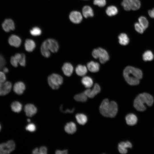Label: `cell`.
<instances>
[{
	"instance_id": "8992f818",
	"label": "cell",
	"mask_w": 154,
	"mask_h": 154,
	"mask_svg": "<svg viewBox=\"0 0 154 154\" xmlns=\"http://www.w3.org/2000/svg\"><path fill=\"white\" fill-rule=\"evenodd\" d=\"M41 47L53 53H56L58 51L59 46L56 40L53 39L49 38L42 42Z\"/></svg>"
},
{
	"instance_id": "9c48e42d",
	"label": "cell",
	"mask_w": 154,
	"mask_h": 154,
	"mask_svg": "<svg viewBox=\"0 0 154 154\" xmlns=\"http://www.w3.org/2000/svg\"><path fill=\"white\" fill-rule=\"evenodd\" d=\"M100 87L99 85L95 84L93 89L92 90L88 89L85 91L84 92L86 94L88 97L90 98H93L100 91Z\"/></svg>"
},
{
	"instance_id": "ba28073f",
	"label": "cell",
	"mask_w": 154,
	"mask_h": 154,
	"mask_svg": "<svg viewBox=\"0 0 154 154\" xmlns=\"http://www.w3.org/2000/svg\"><path fill=\"white\" fill-rule=\"evenodd\" d=\"M12 87V84L9 81L0 82V96L7 94L11 91Z\"/></svg>"
},
{
	"instance_id": "44dd1931",
	"label": "cell",
	"mask_w": 154,
	"mask_h": 154,
	"mask_svg": "<svg viewBox=\"0 0 154 154\" xmlns=\"http://www.w3.org/2000/svg\"><path fill=\"white\" fill-rule=\"evenodd\" d=\"M82 15L85 18L92 17L94 15V12L92 8L89 6H85L82 10Z\"/></svg>"
},
{
	"instance_id": "484cf974",
	"label": "cell",
	"mask_w": 154,
	"mask_h": 154,
	"mask_svg": "<svg viewBox=\"0 0 154 154\" xmlns=\"http://www.w3.org/2000/svg\"><path fill=\"white\" fill-rule=\"evenodd\" d=\"M131 7V9L136 10L141 6V2L139 0H127Z\"/></svg>"
},
{
	"instance_id": "bcb514c9",
	"label": "cell",
	"mask_w": 154,
	"mask_h": 154,
	"mask_svg": "<svg viewBox=\"0 0 154 154\" xmlns=\"http://www.w3.org/2000/svg\"><path fill=\"white\" fill-rule=\"evenodd\" d=\"M3 71L4 73H7L9 72V70L7 68L5 67L3 68Z\"/></svg>"
},
{
	"instance_id": "60d3db41",
	"label": "cell",
	"mask_w": 154,
	"mask_h": 154,
	"mask_svg": "<svg viewBox=\"0 0 154 154\" xmlns=\"http://www.w3.org/2000/svg\"><path fill=\"white\" fill-rule=\"evenodd\" d=\"M6 76L3 72L0 71V82H5Z\"/></svg>"
},
{
	"instance_id": "d6986e66",
	"label": "cell",
	"mask_w": 154,
	"mask_h": 154,
	"mask_svg": "<svg viewBox=\"0 0 154 154\" xmlns=\"http://www.w3.org/2000/svg\"><path fill=\"white\" fill-rule=\"evenodd\" d=\"M125 119L127 123L130 125H135L137 121V116L133 114H128L126 116Z\"/></svg>"
},
{
	"instance_id": "7a4b0ae2",
	"label": "cell",
	"mask_w": 154,
	"mask_h": 154,
	"mask_svg": "<svg viewBox=\"0 0 154 154\" xmlns=\"http://www.w3.org/2000/svg\"><path fill=\"white\" fill-rule=\"evenodd\" d=\"M100 113L106 117H114L116 115L118 111L117 103L114 101L109 102L107 98L104 99L100 106Z\"/></svg>"
},
{
	"instance_id": "d4e9b609",
	"label": "cell",
	"mask_w": 154,
	"mask_h": 154,
	"mask_svg": "<svg viewBox=\"0 0 154 154\" xmlns=\"http://www.w3.org/2000/svg\"><path fill=\"white\" fill-rule=\"evenodd\" d=\"M119 44L123 45L127 44L129 42V39L127 35L125 33L120 34L118 36Z\"/></svg>"
},
{
	"instance_id": "7bdbcfd3",
	"label": "cell",
	"mask_w": 154,
	"mask_h": 154,
	"mask_svg": "<svg viewBox=\"0 0 154 154\" xmlns=\"http://www.w3.org/2000/svg\"><path fill=\"white\" fill-rule=\"evenodd\" d=\"M60 110L61 112L64 113H72L74 112V108H73V109L71 110H70L69 109H67L65 110H61V109H60Z\"/></svg>"
},
{
	"instance_id": "277c9868",
	"label": "cell",
	"mask_w": 154,
	"mask_h": 154,
	"mask_svg": "<svg viewBox=\"0 0 154 154\" xmlns=\"http://www.w3.org/2000/svg\"><path fill=\"white\" fill-rule=\"evenodd\" d=\"M47 81L49 86L52 89L56 90L58 89L63 83V79L60 75L53 73L49 76Z\"/></svg>"
},
{
	"instance_id": "1f68e13d",
	"label": "cell",
	"mask_w": 154,
	"mask_h": 154,
	"mask_svg": "<svg viewBox=\"0 0 154 154\" xmlns=\"http://www.w3.org/2000/svg\"><path fill=\"white\" fill-rule=\"evenodd\" d=\"M42 33L41 29L37 27H33L30 30V33L33 36H37L40 35Z\"/></svg>"
},
{
	"instance_id": "7402d4cb",
	"label": "cell",
	"mask_w": 154,
	"mask_h": 154,
	"mask_svg": "<svg viewBox=\"0 0 154 154\" xmlns=\"http://www.w3.org/2000/svg\"><path fill=\"white\" fill-rule=\"evenodd\" d=\"M75 71L78 75L80 76H83L86 74L87 69L85 66L78 65L76 68Z\"/></svg>"
},
{
	"instance_id": "8fae6325",
	"label": "cell",
	"mask_w": 154,
	"mask_h": 154,
	"mask_svg": "<svg viewBox=\"0 0 154 154\" xmlns=\"http://www.w3.org/2000/svg\"><path fill=\"white\" fill-rule=\"evenodd\" d=\"M69 18L72 22L75 24L80 23L82 19V16L81 13L77 11H72L70 14Z\"/></svg>"
},
{
	"instance_id": "52a82bcc",
	"label": "cell",
	"mask_w": 154,
	"mask_h": 154,
	"mask_svg": "<svg viewBox=\"0 0 154 154\" xmlns=\"http://www.w3.org/2000/svg\"><path fill=\"white\" fill-rule=\"evenodd\" d=\"M15 145L12 140L8 141L6 143L0 144V154H7L10 153L15 149Z\"/></svg>"
},
{
	"instance_id": "f546056e",
	"label": "cell",
	"mask_w": 154,
	"mask_h": 154,
	"mask_svg": "<svg viewBox=\"0 0 154 154\" xmlns=\"http://www.w3.org/2000/svg\"><path fill=\"white\" fill-rule=\"evenodd\" d=\"M139 23L143 28L145 30L148 27L149 22L147 18L145 17L141 16L138 19Z\"/></svg>"
},
{
	"instance_id": "4dcf8cb0",
	"label": "cell",
	"mask_w": 154,
	"mask_h": 154,
	"mask_svg": "<svg viewBox=\"0 0 154 154\" xmlns=\"http://www.w3.org/2000/svg\"><path fill=\"white\" fill-rule=\"evenodd\" d=\"M153 58V55L152 52L150 50L145 51L143 55V59L145 61L152 60Z\"/></svg>"
},
{
	"instance_id": "f6af8a7d",
	"label": "cell",
	"mask_w": 154,
	"mask_h": 154,
	"mask_svg": "<svg viewBox=\"0 0 154 154\" xmlns=\"http://www.w3.org/2000/svg\"><path fill=\"white\" fill-rule=\"evenodd\" d=\"M32 153L33 154H39V149L36 148L32 151Z\"/></svg>"
},
{
	"instance_id": "8d00e7d4",
	"label": "cell",
	"mask_w": 154,
	"mask_h": 154,
	"mask_svg": "<svg viewBox=\"0 0 154 154\" xmlns=\"http://www.w3.org/2000/svg\"><path fill=\"white\" fill-rule=\"evenodd\" d=\"M19 64L22 66H25L26 65V56L23 53H21V57L20 60Z\"/></svg>"
},
{
	"instance_id": "d590c367",
	"label": "cell",
	"mask_w": 154,
	"mask_h": 154,
	"mask_svg": "<svg viewBox=\"0 0 154 154\" xmlns=\"http://www.w3.org/2000/svg\"><path fill=\"white\" fill-rule=\"evenodd\" d=\"M121 4L125 10L129 11L131 9L130 6L127 1L123 0Z\"/></svg>"
},
{
	"instance_id": "7dc6e473",
	"label": "cell",
	"mask_w": 154,
	"mask_h": 154,
	"mask_svg": "<svg viewBox=\"0 0 154 154\" xmlns=\"http://www.w3.org/2000/svg\"><path fill=\"white\" fill-rule=\"evenodd\" d=\"M27 121L28 122H30L31 121V120L29 119H27Z\"/></svg>"
},
{
	"instance_id": "ac0fdd59",
	"label": "cell",
	"mask_w": 154,
	"mask_h": 154,
	"mask_svg": "<svg viewBox=\"0 0 154 154\" xmlns=\"http://www.w3.org/2000/svg\"><path fill=\"white\" fill-rule=\"evenodd\" d=\"M64 129L67 133L72 134L76 132L77 128L75 123L73 122H70L66 123L64 127Z\"/></svg>"
},
{
	"instance_id": "b9f144b4",
	"label": "cell",
	"mask_w": 154,
	"mask_h": 154,
	"mask_svg": "<svg viewBox=\"0 0 154 154\" xmlns=\"http://www.w3.org/2000/svg\"><path fill=\"white\" fill-rule=\"evenodd\" d=\"M55 153L56 154H67L68 153V151L67 149L62 151L57 150L56 151Z\"/></svg>"
},
{
	"instance_id": "836d02e7",
	"label": "cell",
	"mask_w": 154,
	"mask_h": 154,
	"mask_svg": "<svg viewBox=\"0 0 154 154\" xmlns=\"http://www.w3.org/2000/svg\"><path fill=\"white\" fill-rule=\"evenodd\" d=\"M106 0H94V4L100 7H103L106 4Z\"/></svg>"
},
{
	"instance_id": "ffe728a7",
	"label": "cell",
	"mask_w": 154,
	"mask_h": 154,
	"mask_svg": "<svg viewBox=\"0 0 154 154\" xmlns=\"http://www.w3.org/2000/svg\"><path fill=\"white\" fill-rule=\"evenodd\" d=\"M87 67L91 72H96L99 70L100 65L98 62L91 61L87 63Z\"/></svg>"
},
{
	"instance_id": "5bb4252c",
	"label": "cell",
	"mask_w": 154,
	"mask_h": 154,
	"mask_svg": "<svg viewBox=\"0 0 154 154\" xmlns=\"http://www.w3.org/2000/svg\"><path fill=\"white\" fill-rule=\"evenodd\" d=\"M24 111L26 115L30 117L33 116L36 113L37 109L34 105L29 104L25 106Z\"/></svg>"
},
{
	"instance_id": "f1b7e54d",
	"label": "cell",
	"mask_w": 154,
	"mask_h": 154,
	"mask_svg": "<svg viewBox=\"0 0 154 154\" xmlns=\"http://www.w3.org/2000/svg\"><path fill=\"white\" fill-rule=\"evenodd\" d=\"M87 96L84 92L75 95L74 97L75 100L78 102H86L87 100Z\"/></svg>"
},
{
	"instance_id": "2e32d148",
	"label": "cell",
	"mask_w": 154,
	"mask_h": 154,
	"mask_svg": "<svg viewBox=\"0 0 154 154\" xmlns=\"http://www.w3.org/2000/svg\"><path fill=\"white\" fill-rule=\"evenodd\" d=\"M62 70L64 74L67 76H70L73 71V67L70 63H65L62 67Z\"/></svg>"
},
{
	"instance_id": "6da1fadb",
	"label": "cell",
	"mask_w": 154,
	"mask_h": 154,
	"mask_svg": "<svg viewBox=\"0 0 154 154\" xmlns=\"http://www.w3.org/2000/svg\"><path fill=\"white\" fill-rule=\"evenodd\" d=\"M142 71L139 69L128 66L123 71V75L127 82L131 85H137L142 77Z\"/></svg>"
},
{
	"instance_id": "4fadbf2b",
	"label": "cell",
	"mask_w": 154,
	"mask_h": 154,
	"mask_svg": "<svg viewBox=\"0 0 154 154\" xmlns=\"http://www.w3.org/2000/svg\"><path fill=\"white\" fill-rule=\"evenodd\" d=\"M132 145L129 141L126 142H121L119 143L118 145V150L121 153L124 154L127 152V148H131Z\"/></svg>"
},
{
	"instance_id": "9a60e30c",
	"label": "cell",
	"mask_w": 154,
	"mask_h": 154,
	"mask_svg": "<svg viewBox=\"0 0 154 154\" xmlns=\"http://www.w3.org/2000/svg\"><path fill=\"white\" fill-rule=\"evenodd\" d=\"M25 88V85L23 82L19 81L17 82L14 84L13 90L17 94L20 95L23 93Z\"/></svg>"
},
{
	"instance_id": "83f0119b",
	"label": "cell",
	"mask_w": 154,
	"mask_h": 154,
	"mask_svg": "<svg viewBox=\"0 0 154 154\" xmlns=\"http://www.w3.org/2000/svg\"><path fill=\"white\" fill-rule=\"evenodd\" d=\"M106 12L108 15L112 16L117 14L118 9L117 7L114 6H110L107 8Z\"/></svg>"
},
{
	"instance_id": "f35d334b",
	"label": "cell",
	"mask_w": 154,
	"mask_h": 154,
	"mask_svg": "<svg viewBox=\"0 0 154 154\" xmlns=\"http://www.w3.org/2000/svg\"><path fill=\"white\" fill-rule=\"evenodd\" d=\"M6 61L3 57L0 54V70L5 65Z\"/></svg>"
},
{
	"instance_id": "5b68a950",
	"label": "cell",
	"mask_w": 154,
	"mask_h": 154,
	"mask_svg": "<svg viewBox=\"0 0 154 154\" xmlns=\"http://www.w3.org/2000/svg\"><path fill=\"white\" fill-rule=\"evenodd\" d=\"M92 55L95 58H99L100 62L102 64L105 63L109 58L107 51L101 48L94 49L92 52Z\"/></svg>"
},
{
	"instance_id": "30bf717a",
	"label": "cell",
	"mask_w": 154,
	"mask_h": 154,
	"mask_svg": "<svg viewBox=\"0 0 154 154\" xmlns=\"http://www.w3.org/2000/svg\"><path fill=\"white\" fill-rule=\"evenodd\" d=\"M2 26L3 30L7 32L13 31L15 29L14 23L11 19H5L2 23Z\"/></svg>"
},
{
	"instance_id": "74e56055",
	"label": "cell",
	"mask_w": 154,
	"mask_h": 154,
	"mask_svg": "<svg viewBox=\"0 0 154 154\" xmlns=\"http://www.w3.org/2000/svg\"><path fill=\"white\" fill-rule=\"evenodd\" d=\"M10 62L12 65L14 67H16L18 66L19 62L14 56H11L10 59Z\"/></svg>"
},
{
	"instance_id": "3957f363",
	"label": "cell",
	"mask_w": 154,
	"mask_h": 154,
	"mask_svg": "<svg viewBox=\"0 0 154 154\" xmlns=\"http://www.w3.org/2000/svg\"><path fill=\"white\" fill-rule=\"evenodd\" d=\"M154 102L153 97L146 93L139 94L136 98L134 102V106L138 111H143L146 109L144 105L146 104L148 106H151Z\"/></svg>"
},
{
	"instance_id": "ab89813d",
	"label": "cell",
	"mask_w": 154,
	"mask_h": 154,
	"mask_svg": "<svg viewBox=\"0 0 154 154\" xmlns=\"http://www.w3.org/2000/svg\"><path fill=\"white\" fill-rule=\"evenodd\" d=\"M47 148L44 146H42L39 149V154H46L47 153Z\"/></svg>"
},
{
	"instance_id": "e0dca14e",
	"label": "cell",
	"mask_w": 154,
	"mask_h": 154,
	"mask_svg": "<svg viewBox=\"0 0 154 154\" xmlns=\"http://www.w3.org/2000/svg\"><path fill=\"white\" fill-rule=\"evenodd\" d=\"M24 46L26 51L31 52H32L35 49L36 47V44L33 40L27 39L25 42Z\"/></svg>"
},
{
	"instance_id": "cb8c5ba5",
	"label": "cell",
	"mask_w": 154,
	"mask_h": 154,
	"mask_svg": "<svg viewBox=\"0 0 154 154\" xmlns=\"http://www.w3.org/2000/svg\"><path fill=\"white\" fill-rule=\"evenodd\" d=\"M82 83L86 88H89L92 86L93 81L92 78L88 76L84 77L81 80Z\"/></svg>"
},
{
	"instance_id": "ee69618b",
	"label": "cell",
	"mask_w": 154,
	"mask_h": 154,
	"mask_svg": "<svg viewBox=\"0 0 154 154\" xmlns=\"http://www.w3.org/2000/svg\"><path fill=\"white\" fill-rule=\"evenodd\" d=\"M149 15L151 18H154V8L148 12Z\"/></svg>"
},
{
	"instance_id": "4316f807",
	"label": "cell",
	"mask_w": 154,
	"mask_h": 154,
	"mask_svg": "<svg viewBox=\"0 0 154 154\" xmlns=\"http://www.w3.org/2000/svg\"><path fill=\"white\" fill-rule=\"evenodd\" d=\"M11 108L13 112L16 113H19L22 110V106L20 102L14 101L11 104Z\"/></svg>"
},
{
	"instance_id": "603a6c76",
	"label": "cell",
	"mask_w": 154,
	"mask_h": 154,
	"mask_svg": "<svg viewBox=\"0 0 154 154\" xmlns=\"http://www.w3.org/2000/svg\"><path fill=\"white\" fill-rule=\"evenodd\" d=\"M75 117L78 123L80 125H84L87 121V117L86 116L83 114H77Z\"/></svg>"
},
{
	"instance_id": "7c38bea8",
	"label": "cell",
	"mask_w": 154,
	"mask_h": 154,
	"mask_svg": "<svg viewBox=\"0 0 154 154\" xmlns=\"http://www.w3.org/2000/svg\"><path fill=\"white\" fill-rule=\"evenodd\" d=\"M8 42L11 46L17 48L21 45V40L18 36L12 35L9 38Z\"/></svg>"
},
{
	"instance_id": "e575fe53",
	"label": "cell",
	"mask_w": 154,
	"mask_h": 154,
	"mask_svg": "<svg viewBox=\"0 0 154 154\" xmlns=\"http://www.w3.org/2000/svg\"><path fill=\"white\" fill-rule=\"evenodd\" d=\"M26 129L29 131L33 132L35 131L36 129L35 125L33 123L28 124L25 127Z\"/></svg>"
},
{
	"instance_id": "d6a6232c",
	"label": "cell",
	"mask_w": 154,
	"mask_h": 154,
	"mask_svg": "<svg viewBox=\"0 0 154 154\" xmlns=\"http://www.w3.org/2000/svg\"><path fill=\"white\" fill-rule=\"evenodd\" d=\"M134 27L135 30L137 32L141 34L143 33L145 30L139 23H135L134 24Z\"/></svg>"
},
{
	"instance_id": "c3c4849f",
	"label": "cell",
	"mask_w": 154,
	"mask_h": 154,
	"mask_svg": "<svg viewBox=\"0 0 154 154\" xmlns=\"http://www.w3.org/2000/svg\"><path fill=\"white\" fill-rule=\"evenodd\" d=\"M1 125L0 124V131L1 130Z\"/></svg>"
}]
</instances>
